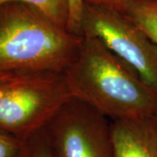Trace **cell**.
Instances as JSON below:
<instances>
[{"label":"cell","mask_w":157,"mask_h":157,"mask_svg":"<svg viewBox=\"0 0 157 157\" xmlns=\"http://www.w3.org/2000/svg\"><path fill=\"white\" fill-rule=\"evenodd\" d=\"M82 37L77 56L64 73L73 99L112 121L155 117L156 91L99 39Z\"/></svg>","instance_id":"obj_1"},{"label":"cell","mask_w":157,"mask_h":157,"mask_svg":"<svg viewBox=\"0 0 157 157\" xmlns=\"http://www.w3.org/2000/svg\"><path fill=\"white\" fill-rule=\"evenodd\" d=\"M82 36L57 25L33 6H0V72L64 73L78 54Z\"/></svg>","instance_id":"obj_2"},{"label":"cell","mask_w":157,"mask_h":157,"mask_svg":"<svg viewBox=\"0 0 157 157\" xmlns=\"http://www.w3.org/2000/svg\"><path fill=\"white\" fill-rule=\"evenodd\" d=\"M72 99L64 73L17 74L0 84V133L25 140Z\"/></svg>","instance_id":"obj_3"},{"label":"cell","mask_w":157,"mask_h":157,"mask_svg":"<svg viewBox=\"0 0 157 157\" xmlns=\"http://www.w3.org/2000/svg\"><path fill=\"white\" fill-rule=\"evenodd\" d=\"M81 36L99 39L157 92V46L140 27L115 9L85 3Z\"/></svg>","instance_id":"obj_4"},{"label":"cell","mask_w":157,"mask_h":157,"mask_svg":"<svg viewBox=\"0 0 157 157\" xmlns=\"http://www.w3.org/2000/svg\"><path fill=\"white\" fill-rule=\"evenodd\" d=\"M45 130L54 157H115L111 121L83 101H67Z\"/></svg>","instance_id":"obj_5"},{"label":"cell","mask_w":157,"mask_h":157,"mask_svg":"<svg viewBox=\"0 0 157 157\" xmlns=\"http://www.w3.org/2000/svg\"><path fill=\"white\" fill-rule=\"evenodd\" d=\"M115 157H157L155 117L111 121Z\"/></svg>","instance_id":"obj_6"},{"label":"cell","mask_w":157,"mask_h":157,"mask_svg":"<svg viewBox=\"0 0 157 157\" xmlns=\"http://www.w3.org/2000/svg\"><path fill=\"white\" fill-rule=\"evenodd\" d=\"M115 10L135 23L157 46V0H129Z\"/></svg>","instance_id":"obj_7"},{"label":"cell","mask_w":157,"mask_h":157,"mask_svg":"<svg viewBox=\"0 0 157 157\" xmlns=\"http://www.w3.org/2000/svg\"><path fill=\"white\" fill-rule=\"evenodd\" d=\"M12 2L23 3L33 6L57 25L67 29L69 0H0V6Z\"/></svg>","instance_id":"obj_8"},{"label":"cell","mask_w":157,"mask_h":157,"mask_svg":"<svg viewBox=\"0 0 157 157\" xmlns=\"http://www.w3.org/2000/svg\"><path fill=\"white\" fill-rule=\"evenodd\" d=\"M17 157H54L45 128L24 141Z\"/></svg>","instance_id":"obj_9"},{"label":"cell","mask_w":157,"mask_h":157,"mask_svg":"<svg viewBox=\"0 0 157 157\" xmlns=\"http://www.w3.org/2000/svg\"><path fill=\"white\" fill-rule=\"evenodd\" d=\"M86 0H69V21L67 29L70 33L81 36V16Z\"/></svg>","instance_id":"obj_10"},{"label":"cell","mask_w":157,"mask_h":157,"mask_svg":"<svg viewBox=\"0 0 157 157\" xmlns=\"http://www.w3.org/2000/svg\"><path fill=\"white\" fill-rule=\"evenodd\" d=\"M25 140L0 133V157H17Z\"/></svg>","instance_id":"obj_11"},{"label":"cell","mask_w":157,"mask_h":157,"mask_svg":"<svg viewBox=\"0 0 157 157\" xmlns=\"http://www.w3.org/2000/svg\"><path fill=\"white\" fill-rule=\"evenodd\" d=\"M129 0H86V3L94 4L110 7L113 9H117Z\"/></svg>","instance_id":"obj_12"},{"label":"cell","mask_w":157,"mask_h":157,"mask_svg":"<svg viewBox=\"0 0 157 157\" xmlns=\"http://www.w3.org/2000/svg\"><path fill=\"white\" fill-rule=\"evenodd\" d=\"M15 75H17V73H6V72H0V84L5 82L6 80L13 78Z\"/></svg>","instance_id":"obj_13"},{"label":"cell","mask_w":157,"mask_h":157,"mask_svg":"<svg viewBox=\"0 0 157 157\" xmlns=\"http://www.w3.org/2000/svg\"><path fill=\"white\" fill-rule=\"evenodd\" d=\"M155 121H156V122H157V113H156V115H155Z\"/></svg>","instance_id":"obj_14"}]
</instances>
